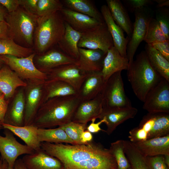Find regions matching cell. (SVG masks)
<instances>
[{
	"mask_svg": "<svg viewBox=\"0 0 169 169\" xmlns=\"http://www.w3.org/2000/svg\"><path fill=\"white\" fill-rule=\"evenodd\" d=\"M168 39L161 30L160 26L153 17L150 20L144 41L146 44L163 42Z\"/></svg>",
	"mask_w": 169,
	"mask_h": 169,
	"instance_id": "37",
	"label": "cell"
},
{
	"mask_svg": "<svg viewBox=\"0 0 169 169\" xmlns=\"http://www.w3.org/2000/svg\"><path fill=\"white\" fill-rule=\"evenodd\" d=\"M33 53V48L22 46L10 38L0 39V55H10L23 58L28 56Z\"/></svg>",
	"mask_w": 169,
	"mask_h": 169,
	"instance_id": "34",
	"label": "cell"
},
{
	"mask_svg": "<svg viewBox=\"0 0 169 169\" xmlns=\"http://www.w3.org/2000/svg\"><path fill=\"white\" fill-rule=\"evenodd\" d=\"M38 136L40 142L67 143L75 145L60 127L54 128H38Z\"/></svg>",
	"mask_w": 169,
	"mask_h": 169,
	"instance_id": "32",
	"label": "cell"
},
{
	"mask_svg": "<svg viewBox=\"0 0 169 169\" xmlns=\"http://www.w3.org/2000/svg\"><path fill=\"white\" fill-rule=\"evenodd\" d=\"M130 12H133L137 9L148 6L153 3L150 0H123Z\"/></svg>",
	"mask_w": 169,
	"mask_h": 169,
	"instance_id": "43",
	"label": "cell"
},
{
	"mask_svg": "<svg viewBox=\"0 0 169 169\" xmlns=\"http://www.w3.org/2000/svg\"><path fill=\"white\" fill-rule=\"evenodd\" d=\"M81 139L82 143L86 144L93 141V136L92 133L86 130L82 133Z\"/></svg>",
	"mask_w": 169,
	"mask_h": 169,
	"instance_id": "50",
	"label": "cell"
},
{
	"mask_svg": "<svg viewBox=\"0 0 169 169\" xmlns=\"http://www.w3.org/2000/svg\"><path fill=\"white\" fill-rule=\"evenodd\" d=\"M127 169H132L130 167H129V168H127Z\"/></svg>",
	"mask_w": 169,
	"mask_h": 169,
	"instance_id": "59",
	"label": "cell"
},
{
	"mask_svg": "<svg viewBox=\"0 0 169 169\" xmlns=\"http://www.w3.org/2000/svg\"><path fill=\"white\" fill-rule=\"evenodd\" d=\"M124 151L132 169H149L146 157L130 141L123 140Z\"/></svg>",
	"mask_w": 169,
	"mask_h": 169,
	"instance_id": "33",
	"label": "cell"
},
{
	"mask_svg": "<svg viewBox=\"0 0 169 169\" xmlns=\"http://www.w3.org/2000/svg\"><path fill=\"white\" fill-rule=\"evenodd\" d=\"M149 44L169 61V40Z\"/></svg>",
	"mask_w": 169,
	"mask_h": 169,
	"instance_id": "44",
	"label": "cell"
},
{
	"mask_svg": "<svg viewBox=\"0 0 169 169\" xmlns=\"http://www.w3.org/2000/svg\"><path fill=\"white\" fill-rule=\"evenodd\" d=\"M103 107V99L101 93L93 99L81 101L74 113L72 121L87 125L92 119L98 118Z\"/></svg>",
	"mask_w": 169,
	"mask_h": 169,
	"instance_id": "15",
	"label": "cell"
},
{
	"mask_svg": "<svg viewBox=\"0 0 169 169\" xmlns=\"http://www.w3.org/2000/svg\"><path fill=\"white\" fill-rule=\"evenodd\" d=\"M76 60L61 50L53 48L42 54H35L33 59L36 67L44 73L61 65L75 63Z\"/></svg>",
	"mask_w": 169,
	"mask_h": 169,
	"instance_id": "14",
	"label": "cell"
},
{
	"mask_svg": "<svg viewBox=\"0 0 169 169\" xmlns=\"http://www.w3.org/2000/svg\"><path fill=\"white\" fill-rule=\"evenodd\" d=\"M4 134V136L0 135L1 157L6 161L10 167L13 168L19 156L32 154L34 151L26 145L18 142L10 130L5 129Z\"/></svg>",
	"mask_w": 169,
	"mask_h": 169,
	"instance_id": "12",
	"label": "cell"
},
{
	"mask_svg": "<svg viewBox=\"0 0 169 169\" xmlns=\"http://www.w3.org/2000/svg\"><path fill=\"white\" fill-rule=\"evenodd\" d=\"M133 144L146 157L169 154V135Z\"/></svg>",
	"mask_w": 169,
	"mask_h": 169,
	"instance_id": "24",
	"label": "cell"
},
{
	"mask_svg": "<svg viewBox=\"0 0 169 169\" xmlns=\"http://www.w3.org/2000/svg\"><path fill=\"white\" fill-rule=\"evenodd\" d=\"M164 161L167 166L169 167V154L163 155Z\"/></svg>",
	"mask_w": 169,
	"mask_h": 169,
	"instance_id": "55",
	"label": "cell"
},
{
	"mask_svg": "<svg viewBox=\"0 0 169 169\" xmlns=\"http://www.w3.org/2000/svg\"><path fill=\"white\" fill-rule=\"evenodd\" d=\"M3 94V93L0 91V97Z\"/></svg>",
	"mask_w": 169,
	"mask_h": 169,
	"instance_id": "58",
	"label": "cell"
},
{
	"mask_svg": "<svg viewBox=\"0 0 169 169\" xmlns=\"http://www.w3.org/2000/svg\"><path fill=\"white\" fill-rule=\"evenodd\" d=\"M129 66L127 58L122 56L114 46L109 49L104 58L101 73L105 81L106 82L114 73L127 70Z\"/></svg>",
	"mask_w": 169,
	"mask_h": 169,
	"instance_id": "21",
	"label": "cell"
},
{
	"mask_svg": "<svg viewBox=\"0 0 169 169\" xmlns=\"http://www.w3.org/2000/svg\"><path fill=\"white\" fill-rule=\"evenodd\" d=\"M1 157H0V158Z\"/></svg>",
	"mask_w": 169,
	"mask_h": 169,
	"instance_id": "60",
	"label": "cell"
},
{
	"mask_svg": "<svg viewBox=\"0 0 169 169\" xmlns=\"http://www.w3.org/2000/svg\"><path fill=\"white\" fill-rule=\"evenodd\" d=\"M24 87L19 90L15 95L9 109L8 108L4 122L18 126L24 125L25 109Z\"/></svg>",
	"mask_w": 169,
	"mask_h": 169,
	"instance_id": "23",
	"label": "cell"
},
{
	"mask_svg": "<svg viewBox=\"0 0 169 169\" xmlns=\"http://www.w3.org/2000/svg\"><path fill=\"white\" fill-rule=\"evenodd\" d=\"M41 148L59 160L64 169H118L109 149L93 140L86 144L41 143Z\"/></svg>",
	"mask_w": 169,
	"mask_h": 169,
	"instance_id": "1",
	"label": "cell"
},
{
	"mask_svg": "<svg viewBox=\"0 0 169 169\" xmlns=\"http://www.w3.org/2000/svg\"><path fill=\"white\" fill-rule=\"evenodd\" d=\"M81 35L82 33L74 30L65 22L64 35L58 44L61 50L69 57L77 60L79 56L78 44Z\"/></svg>",
	"mask_w": 169,
	"mask_h": 169,
	"instance_id": "28",
	"label": "cell"
},
{
	"mask_svg": "<svg viewBox=\"0 0 169 169\" xmlns=\"http://www.w3.org/2000/svg\"><path fill=\"white\" fill-rule=\"evenodd\" d=\"M27 85V82L20 78L7 65L0 69V91L6 99L13 97L17 88L25 87Z\"/></svg>",
	"mask_w": 169,
	"mask_h": 169,
	"instance_id": "25",
	"label": "cell"
},
{
	"mask_svg": "<svg viewBox=\"0 0 169 169\" xmlns=\"http://www.w3.org/2000/svg\"><path fill=\"white\" fill-rule=\"evenodd\" d=\"M145 52L152 67L163 78L169 82V61L150 44H146Z\"/></svg>",
	"mask_w": 169,
	"mask_h": 169,
	"instance_id": "31",
	"label": "cell"
},
{
	"mask_svg": "<svg viewBox=\"0 0 169 169\" xmlns=\"http://www.w3.org/2000/svg\"><path fill=\"white\" fill-rule=\"evenodd\" d=\"M38 16L20 6L7 14L9 37L22 46L33 48L34 34Z\"/></svg>",
	"mask_w": 169,
	"mask_h": 169,
	"instance_id": "5",
	"label": "cell"
},
{
	"mask_svg": "<svg viewBox=\"0 0 169 169\" xmlns=\"http://www.w3.org/2000/svg\"><path fill=\"white\" fill-rule=\"evenodd\" d=\"M3 63V62L1 59H0V69L1 68V67L2 66V64Z\"/></svg>",
	"mask_w": 169,
	"mask_h": 169,
	"instance_id": "56",
	"label": "cell"
},
{
	"mask_svg": "<svg viewBox=\"0 0 169 169\" xmlns=\"http://www.w3.org/2000/svg\"><path fill=\"white\" fill-rule=\"evenodd\" d=\"M149 169H168L165 163L163 155L146 157Z\"/></svg>",
	"mask_w": 169,
	"mask_h": 169,
	"instance_id": "41",
	"label": "cell"
},
{
	"mask_svg": "<svg viewBox=\"0 0 169 169\" xmlns=\"http://www.w3.org/2000/svg\"><path fill=\"white\" fill-rule=\"evenodd\" d=\"M114 46L112 38L105 22L82 33L78 44L79 48L99 49L106 53Z\"/></svg>",
	"mask_w": 169,
	"mask_h": 169,
	"instance_id": "9",
	"label": "cell"
},
{
	"mask_svg": "<svg viewBox=\"0 0 169 169\" xmlns=\"http://www.w3.org/2000/svg\"><path fill=\"white\" fill-rule=\"evenodd\" d=\"M138 112L137 109L132 106L123 109L104 108L98 118L103 119L107 126L105 131L110 135L115 130L117 126L125 121L133 118Z\"/></svg>",
	"mask_w": 169,
	"mask_h": 169,
	"instance_id": "18",
	"label": "cell"
},
{
	"mask_svg": "<svg viewBox=\"0 0 169 169\" xmlns=\"http://www.w3.org/2000/svg\"><path fill=\"white\" fill-rule=\"evenodd\" d=\"M100 12L112 38L114 46L122 56L127 58L126 48L129 38L125 37L124 31L114 20L107 5L101 7Z\"/></svg>",
	"mask_w": 169,
	"mask_h": 169,
	"instance_id": "19",
	"label": "cell"
},
{
	"mask_svg": "<svg viewBox=\"0 0 169 169\" xmlns=\"http://www.w3.org/2000/svg\"><path fill=\"white\" fill-rule=\"evenodd\" d=\"M109 149L115 159L118 169H127L131 167L125 152L123 140L111 143Z\"/></svg>",
	"mask_w": 169,
	"mask_h": 169,
	"instance_id": "36",
	"label": "cell"
},
{
	"mask_svg": "<svg viewBox=\"0 0 169 169\" xmlns=\"http://www.w3.org/2000/svg\"><path fill=\"white\" fill-rule=\"evenodd\" d=\"M128 138L130 141L133 143L143 141L147 140V133L138 126L130 130Z\"/></svg>",
	"mask_w": 169,
	"mask_h": 169,
	"instance_id": "42",
	"label": "cell"
},
{
	"mask_svg": "<svg viewBox=\"0 0 169 169\" xmlns=\"http://www.w3.org/2000/svg\"><path fill=\"white\" fill-rule=\"evenodd\" d=\"M79 56L75 64L86 73L101 71L107 53L99 49L79 48Z\"/></svg>",
	"mask_w": 169,
	"mask_h": 169,
	"instance_id": "16",
	"label": "cell"
},
{
	"mask_svg": "<svg viewBox=\"0 0 169 169\" xmlns=\"http://www.w3.org/2000/svg\"><path fill=\"white\" fill-rule=\"evenodd\" d=\"M101 93L104 108L123 109L132 106L124 90L121 71L114 73L108 79Z\"/></svg>",
	"mask_w": 169,
	"mask_h": 169,
	"instance_id": "6",
	"label": "cell"
},
{
	"mask_svg": "<svg viewBox=\"0 0 169 169\" xmlns=\"http://www.w3.org/2000/svg\"><path fill=\"white\" fill-rule=\"evenodd\" d=\"M64 6L74 11L88 16L99 22H105L100 12L89 0H64Z\"/></svg>",
	"mask_w": 169,
	"mask_h": 169,
	"instance_id": "30",
	"label": "cell"
},
{
	"mask_svg": "<svg viewBox=\"0 0 169 169\" xmlns=\"http://www.w3.org/2000/svg\"><path fill=\"white\" fill-rule=\"evenodd\" d=\"M65 22L60 11L38 17L33 37V49L41 54L53 48L62 38Z\"/></svg>",
	"mask_w": 169,
	"mask_h": 169,
	"instance_id": "3",
	"label": "cell"
},
{
	"mask_svg": "<svg viewBox=\"0 0 169 169\" xmlns=\"http://www.w3.org/2000/svg\"><path fill=\"white\" fill-rule=\"evenodd\" d=\"M44 102L53 97L78 95L70 85L60 80L48 79L44 84Z\"/></svg>",
	"mask_w": 169,
	"mask_h": 169,
	"instance_id": "29",
	"label": "cell"
},
{
	"mask_svg": "<svg viewBox=\"0 0 169 169\" xmlns=\"http://www.w3.org/2000/svg\"><path fill=\"white\" fill-rule=\"evenodd\" d=\"M154 123L147 139L169 135V113H154Z\"/></svg>",
	"mask_w": 169,
	"mask_h": 169,
	"instance_id": "35",
	"label": "cell"
},
{
	"mask_svg": "<svg viewBox=\"0 0 169 169\" xmlns=\"http://www.w3.org/2000/svg\"><path fill=\"white\" fill-rule=\"evenodd\" d=\"M64 7L59 0H38L36 14L41 17L56 11H60Z\"/></svg>",
	"mask_w": 169,
	"mask_h": 169,
	"instance_id": "39",
	"label": "cell"
},
{
	"mask_svg": "<svg viewBox=\"0 0 169 169\" xmlns=\"http://www.w3.org/2000/svg\"><path fill=\"white\" fill-rule=\"evenodd\" d=\"M2 122H0V129H1L3 127L2 125Z\"/></svg>",
	"mask_w": 169,
	"mask_h": 169,
	"instance_id": "57",
	"label": "cell"
},
{
	"mask_svg": "<svg viewBox=\"0 0 169 169\" xmlns=\"http://www.w3.org/2000/svg\"><path fill=\"white\" fill-rule=\"evenodd\" d=\"M127 75L135 95L143 102L149 92L163 78L152 67L145 51L137 55L129 66Z\"/></svg>",
	"mask_w": 169,
	"mask_h": 169,
	"instance_id": "4",
	"label": "cell"
},
{
	"mask_svg": "<svg viewBox=\"0 0 169 169\" xmlns=\"http://www.w3.org/2000/svg\"><path fill=\"white\" fill-rule=\"evenodd\" d=\"M22 160L27 169H64L59 160L41 148L24 155Z\"/></svg>",
	"mask_w": 169,
	"mask_h": 169,
	"instance_id": "17",
	"label": "cell"
},
{
	"mask_svg": "<svg viewBox=\"0 0 169 169\" xmlns=\"http://www.w3.org/2000/svg\"><path fill=\"white\" fill-rule=\"evenodd\" d=\"M87 125L82 124L72 121L59 126L65 131L68 136L75 144H84L81 142V136L86 130Z\"/></svg>",
	"mask_w": 169,
	"mask_h": 169,
	"instance_id": "38",
	"label": "cell"
},
{
	"mask_svg": "<svg viewBox=\"0 0 169 169\" xmlns=\"http://www.w3.org/2000/svg\"><path fill=\"white\" fill-rule=\"evenodd\" d=\"M143 108L150 113H169V82L162 78L148 93Z\"/></svg>",
	"mask_w": 169,
	"mask_h": 169,
	"instance_id": "10",
	"label": "cell"
},
{
	"mask_svg": "<svg viewBox=\"0 0 169 169\" xmlns=\"http://www.w3.org/2000/svg\"><path fill=\"white\" fill-rule=\"evenodd\" d=\"M0 169H13L10 167L6 161L2 158H0Z\"/></svg>",
	"mask_w": 169,
	"mask_h": 169,
	"instance_id": "53",
	"label": "cell"
},
{
	"mask_svg": "<svg viewBox=\"0 0 169 169\" xmlns=\"http://www.w3.org/2000/svg\"><path fill=\"white\" fill-rule=\"evenodd\" d=\"M60 11L64 21L74 30L82 33L102 23L88 16L65 7H64Z\"/></svg>",
	"mask_w": 169,
	"mask_h": 169,
	"instance_id": "22",
	"label": "cell"
},
{
	"mask_svg": "<svg viewBox=\"0 0 169 169\" xmlns=\"http://www.w3.org/2000/svg\"><path fill=\"white\" fill-rule=\"evenodd\" d=\"M96 119L94 118L91 121V122L87 126V130L91 133H97L101 131H103L100 127V125L103 123H105V120L102 119L97 123H95Z\"/></svg>",
	"mask_w": 169,
	"mask_h": 169,
	"instance_id": "48",
	"label": "cell"
},
{
	"mask_svg": "<svg viewBox=\"0 0 169 169\" xmlns=\"http://www.w3.org/2000/svg\"><path fill=\"white\" fill-rule=\"evenodd\" d=\"M7 14L3 8L0 5V21H5Z\"/></svg>",
	"mask_w": 169,
	"mask_h": 169,
	"instance_id": "54",
	"label": "cell"
},
{
	"mask_svg": "<svg viewBox=\"0 0 169 169\" xmlns=\"http://www.w3.org/2000/svg\"><path fill=\"white\" fill-rule=\"evenodd\" d=\"M9 29L6 21H0V39L9 38Z\"/></svg>",
	"mask_w": 169,
	"mask_h": 169,
	"instance_id": "49",
	"label": "cell"
},
{
	"mask_svg": "<svg viewBox=\"0 0 169 169\" xmlns=\"http://www.w3.org/2000/svg\"><path fill=\"white\" fill-rule=\"evenodd\" d=\"M9 100H7L3 94L0 97V122H4L8 106Z\"/></svg>",
	"mask_w": 169,
	"mask_h": 169,
	"instance_id": "47",
	"label": "cell"
},
{
	"mask_svg": "<svg viewBox=\"0 0 169 169\" xmlns=\"http://www.w3.org/2000/svg\"><path fill=\"white\" fill-rule=\"evenodd\" d=\"M157 3L156 7L157 8L168 7L169 6V0H153Z\"/></svg>",
	"mask_w": 169,
	"mask_h": 169,
	"instance_id": "51",
	"label": "cell"
},
{
	"mask_svg": "<svg viewBox=\"0 0 169 169\" xmlns=\"http://www.w3.org/2000/svg\"><path fill=\"white\" fill-rule=\"evenodd\" d=\"M134 12L135 21L126 48L129 66L134 60V56L139 46L144 41L149 21L153 17V11L148 7L137 9Z\"/></svg>",
	"mask_w": 169,
	"mask_h": 169,
	"instance_id": "8",
	"label": "cell"
},
{
	"mask_svg": "<svg viewBox=\"0 0 169 169\" xmlns=\"http://www.w3.org/2000/svg\"><path fill=\"white\" fill-rule=\"evenodd\" d=\"M2 125L3 128L10 130L34 151L41 148V142L38 136V128L33 124L18 126L2 123Z\"/></svg>",
	"mask_w": 169,
	"mask_h": 169,
	"instance_id": "27",
	"label": "cell"
},
{
	"mask_svg": "<svg viewBox=\"0 0 169 169\" xmlns=\"http://www.w3.org/2000/svg\"><path fill=\"white\" fill-rule=\"evenodd\" d=\"M106 2L114 20L130 38L133 24L125 7L119 0H107Z\"/></svg>",
	"mask_w": 169,
	"mask_h": 169,
	"instance_id": "26",
	"label": "cell"
},
{
	"mask_svg": "<svg viewBox=\"0 0 169 169\" xmlns=\"http://www.w3.org/2000/svg\"><path fill=\"white\" fill-rule=\"evenodd\" d=\"M38 1V0H20V6L28 11L36 14Z\"/></svg>",
	"mask_w": 169,
	"mask_h": 169,
	"instance_id": "45",
	"label": "cell"
},
{
	"mask_svg": "<svg viewBox=\"0 0 169 169\" xmlns=\"http://www.w3.org/2000/svg\"><path fill=\"white\" fill-rule=\"evenodd\" d=\"M106 82L101 71L87 73L78 95L81 101L95 98L102 90Z\"/></svg>",
	"mask_w": 169,
	"mask_h": 169,
	"instance_id": "20",
	"label": "cell"
},
{
	"mask_svg": "<svg viewBox=\"0 0 169 169\" xmlns=\"http://www.w3.org/2000/svg\"><path fill=\"white\" fill-rule=\"evenodd\" d=\"M81 101L78 95L51 98L40 106L32 124L42 128L66 124L72 121Z\"/></svg>",
	"mask_w": 169,
	"mask_h": 169,
	"instance_id": "2",
	"label": "cell"
},
{
	"mask_svg": "<svg viewBox=\"0 0 169 169\" xmlns=\"http://www.w3.org/2000/svg\"><path fill=\"white\" fill-rule=\"evenodd\" d=\"M35 54L33 53L23 58L10 55H0V59L23 80L27 82H45L48 79L46 73L39 70L34 64L33 59Z\"/></svg>",
	"mask_w": 169,
	"mask_h": 169,
	"instance_id": "7",
	"label": "cell"
},
{
	"mask_svg": "<svg viewBox=\"0 0 169 169\" xmlns=\"http://www.w3.org/2000/svg\"><path fill=\"white\" fill-rule=\"evenodd\" d=\"M162 32L169 40V9L167 7L157 8L156 18Z\"/></svg>",
	"mask_w": 169,
	"mask_h": 169,
	"instance_id": "40",
	"label": "cell"
},
{
	"mask_svg": "<svg viewBox=\"0 0 169 169\" xmlns=\"http://www.w3.org/2000/svg\"><path fill=\"white\" fill-rule=\"evenodd\" d=\"M0 4L6 8L8 13H11L20 6V0H0Z\"/></svg>",
	"mask_w": 169,
	"mask_h": 169,
	"instance_id": "46",
	"label": "cell"
},
{
	"mask_svg": "<svg viewBox=\"0 0 169 169\" xmlns=\"http://www.w3.org/2000/svg\"><path fill=\"white\" fill-rule=\"evenodd\" d=\"M13 169H27L22 159H18L14 164Z\"/></svg>",
	"mask_w": 169,
	"mask_h": 169,
	"instance_id": "52",
	"label": "cell"
},
{
	"mask_svg": "<svg viewBox=\"0 0 169 169\" xmlns=\"http://www.w3.org/2000/svg\"><path fill=\"white\" fill-rule=\"evenodd\" d=\"M45 73L48 79L63 81L71 86L77 92L87 74V73L81 70L75 63L58 66Z\"/></svg>",
	"mask_w": 169,
	"mask_h": 169,
	"instance_id": "13",
	"label": "cell"
},
{
	"mask_svg": "<svg viewBox=\"0 0 169 169\" xmlns=\"http://www.w3.org/2000/svg\"><path fill=\"white\" fill-rule=\"evenodd\" d=\"M45 82H26L27 85L24 88L25 97L24 125L33 124L39 108L43 103L44 84Z\"/></svg>",
	"mask_w": 169,
	"mask_h": 169,
	"instance_id": "11",
	"label": "cell"
}]
</instances>
